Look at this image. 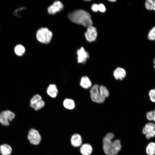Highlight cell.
Here are the masks:
<instances>
[{
    "label": "cell",
    "mask_w": 155,
    "mask_h": 155,
    "mask_svg": "<svg viewBox=\"0 0 155 155\" xmlns=\"http://www.w3.org/2000/svg\"><path fill=\"white\" fill-rule=\"evenodd\" d=\"M46 93L50 97L54 98L58 94V90L56 86L54 84H50L46 89Z\"/></svg>",
    "instance_id": "obj_12"
},
{
    "label": "cell",
    "mask_w": 155,
    "mask_h": 155,
    "mask_svg": "<svg viewBox=\"0 0 155 155\" xmlns=\"http://www.w3.org/2000/svg\"><path fill=\"white\" fill-rule=\"evenodd\" d=\"M126 73L125 70L123 68L117 67L114 71L113 75L117 80H123L125 77Z\"/></svg>",
    "instance_id": "obj_11"
},
{
    "label": "cell",
    "mask_w": 155,
    "mask_h": 155,
    "mask_svg": "<svg viewBox=\"0 0 155 155\" xmlns=\"http://www.w3.org/2000/svg\"><path fill=\"white\" fill-rule=\"evenodd\" d=\"M92 10L94 12H97L98 11V5L96 4H94L91 7Z\"/></svg>",
    "instance_id": "obj_28"
},
{
    "label": "cell",
    "mask_w": 155,
    "mask_h": 155,
    "mask_svg": "<svg viewBox=\"0 0 155 155\" xmlns=\"http://www.w3.org/2000/svg\"><path fill=\"white\" fill-rule=\"evenodd\" d=\"M63 105L65 108L70 110L73 109L75 106L74 101L70 98L65 99L63 101Z\"/></svg>",
    "instance_id": "obj_17"
},
{
    "label": "cell",
    "mask_w": 155,
    "mask_h": 155,
    "mask_svg": "<svg viewBox=\"0 0 155 155\" xmlns=\"http://www.w3.org/2000/svg\"><path fill=\"white\" fill-rule=\"evenodd\" d=\"M146 152L148 155H154L155 154V142L149 143L146 147Z\"/></svg>",
    "instance_id": "obj_18"
},
{
    "label": "cell",
    "mask_w": 155,
    "mask_h": 155,
    "mask_svg": "<svg viewBox=\"0 0 155 155\" xmlns=\"http://www.w3.org/2000/svg\"><path fill=\"white\" fill-rule=\"evenodd\" d=\"M114 137V135L113 133H109L103 139V149L107 155H116L121 148L120 140H116L112 141Z\"/></svg>",
    "instance_id": "obj_1"
},
{
    "label": "cell",
    "mask_w": 155,
    "mask_h": 155,
    "mask_svg": "<svg viewBox=\"0 0 155 155\" xmlns=\"http://www.w3.org/2000/svg\"><path fill=\"white\" fill-rule=\"evenodd\" d=\"M148 38L150 40H155V27L153 28L149 31L148 35Z\"/></svg>",
    "instance_id": "obj_24"
},
{
    "label": "cell",
    "mask_w": 155,
    "mask_h": 155,
    "mask_svg": "<svg viewBox=\"0 0 155 155\" xmlns=\"http://www.w3.org/2000/svg\"><path fill=\"white\" fill-rule=\"evenodd\" d=\"M16 54L18 55L21 56L23 55L25 53V49L23 46L19 44L17 45L14 49Z\"/></svg>",
    "instance_id": "obj_20"
},
{
    "label": "cell",
    "mask_w": 155,
    "mask_h": 155,
    "mask_svg": "<svg viewBox=\"0 0 155 155\" xmlns=\"http://www.w3.org/2000/svg\"><path fill=\"white\" fill-rule=\"evenodd\" d=\"M109 1H111V2H115L116 1L115 0H109Z\"/></svg>",
    "instance_id": "obj_31"
},
{
    "label": "cell",
    "mask_w": 155,
    "mask_h": 155,
    "mask_svg": "<svg viewBox=\"0 0 155 155\" xmlns=\"http://www.w3.org/2000/svg\"><path fill=\"white\" fill-rule=\"evenodd\" d=\"M15 117V114L9 110L3 111L0 113V123L3 125H9V122Z\"/></svg>",
    "instance_id": "obj_5"
},
{
    "label": "cell",
    "mask_w": 155,
    "mask_h": 155,
    "mask_svg": "<svg viewBox=\"0 0 155 155\" xmlns=\"http://www.w3.org/2000/svg\"><path fill=\"white\" fill-rule=\"evenodd\" d=\"M92 82L89 78L86 76H83L81 79L80 85L82 88L87 89L92 86Z\"/></svg>",
    "instance_id": "obj_14"
},
{
    "label": "cell",
    "mask_w": 155,
    "mask_h": 155,
    "mask_svg": "<svg viewBox=\"0 0 155 155\" xmlns=\"http://www.w3.org/2000/svg\"><path fill=\"white\" fill-rule=\"evenodd\" d=\"M154 91L155 92V89H154Z\"/></svg>",
    "instance_id": "obj_32"
},
{
    "label": "cell",
    "mask_w": 155,
    "mask_h": 155,
    "mask_svg": "<svg viewBox=\"0 0 155 155\" xmlns=\"http://www.w3.org/2000/svg\"><path fill=\"white\" fill-rule=\"evenodd\" d=\"M143 133L146 135L148 139L155 136V124L152 123H148L145 126L142 130Z\"/></svg>",
    "instance_id": "obj_7"
},
{
    "label": "cell",
    "mask_w": 155,
    "mask_h": 155,
    "mask_svg": "<svg viewBox=\"0 0 155 155\" xmlns=\"http://www.w3.org/2000/svg\"><path fill=\"white\" fill-rule=\"evenodd\" d=\"M99 87L97 84L93 85L90 89V93L91 98L93 102L101 103L104 102L105 99L102 98L100 94Z\"/></svg>",
    "instance_id": "obj_4"
},
{
    "label": "cell",
    "mask_w": 155,
    "mask_h": 155,
    "mask_svg": "<svg viewBox=\"0 0 155 155\" xmlns=\"http://www.w3.org/2000/svg\"><path fill=\"white\" fill-rule=\"evenodd\" d=\"M28 139L31 144L34 145H38L40 142L41 137L37 130L32 129L29 132Z\"/></svg>",
    "instance_id": "obj_6"
},
{
    "label": "cell",
    "mask_w": 155,
    "mask_h": 155,
    "mask_svg": "<svg viewBox=\"0 0 155 155\" xmlns=\"http://www.w3.org/2000/svg\"><path fill=\"white\" fill-rule=\"evenodd\" d=\"M152 112L153 115V120L155 122V110L154 111H152Z\"/></svg>",
    "instance_id": "obj_29"
},
{
    "label": "cell",
    "mask_w": 155,
    "mask_h": 155,
    "mask_svg": "<svg viewBox=\"0 0 155 155\" xmlns=\"http://www.w3.org/2000/svg\"><path fill=\"white\" fill-rule=\"evenodd\" d=\"M52 32L46 28H41L37 31L36 37L37 40L41 43L47 44L51 41L52 37Z\"/></svg>",
    "instance_id": "obj_3"
},
{
    "label": "cell",
    "mask_w": 155,
    "mask_h": 155,
    "mask_svg": "<svg viewBox=\"0 0 155 155\" xmlns=\"http://www.w3.org/2000/svg\"><path fill=\"white\" fill-rule=\"evenodd\" d=\"M146 8L149 10H155V0H147L145 3Z\"/></svg>",
    "instance_id": "obj_21"
},
{
    "label": "cell",
    "mask_w": 155,
    "mask_h": 155,
    "mask_svg": "<svg viewBox=\"0 0 155 155\" xmlns=\"http://www.w3.org/2000/svg\"><path fill=\"white\" fill-rule=\"evenodd\" d=\"M42 100V97L40 95L38 94L34 95L30 100V106L36 104Z\"/></svg>",
    "instance_id": "obj_22"
},
{
    "label": "cell",
    "mask_w": 155,
    "mask_h": 155,
    "mask_svg": "<svg viewBox=\"0 0 155 155\" xmlns=\"http://www.w3.org/2000/svg\"><path fill=\"white\" fill-rule=\"evenodd\" d=\"M98 5V11L101 12H104L106 10L105 7L104 5L103 4L101 3L99 5Z\"/></svg>",
    "instance_id": "obj_26"
},
{
    "label": "cell",
    "mask_w": 155,
    "mask_h": 155,
    "mask_svg": "<svg viewBox=\"0 0 155 155\" xmlns=\"http://www.w3.org/2000/svg\"><path fill=\"white\" fill-rule=\"evenodd\" d=\"M87 28V31L85 33L86 40L90 42L95 41L97 36L96 28L92 25Z\"/></svg>",
    "instance_id": "obj_8"
},
{
    "label": "cell",
    "mask_w": 155,
    "mask_h": 155,
    "mask_svg": "<svg viewBox=\"0 0 155 155\" xmlns=\"http://www.w3.org/2000/svg\"><path fill=\"white\" fill-rule=\"evenodd\" d=\"M153 62L154 64V68H155V58H154V59Z\"/></svg>",
    "instance_id": "obj_30"
},
{
    "label": "cell",
    "mask_w": 155,
    "mask_h": 155,
    "mask_svg": "<svg viewBox=\"0 0 155 155\" xmlns=\"http://www.w3.org/2000/svg\"><path fill=\"white\" fill-rule=\"evenodd\" d=\"M63 7V5L61 1H56L48 7V11L51 14H54L61 11Z\"/></svg>",
    "instance_id": "obj_9"
},
{
    "label": "cell",
    "mask_w": 155,
    "mask_h": 155,
    "mask_svg": "<svg viewBox=\"0 0 155 155\" xmlns=\"http://www.w3.org/2000/svg\"><path fill=\"white\" fill-rule=\"evenodd\" d=\"M44 105V102L42 100L36 104L30 106L35 110L37 111L43 108Z\"/></svg>",
    "instance_id": "obj_23"
},
{
    "label": "cell",
    "mask_w": 155,
    "mask_h": 155,
    "mask_svg": "<svg viewBox=\"0 0 155 155\" xmlns=\"http://www.w3.org/2000/svg\"><path fill=\"white\" fill-rule=\"evenodd\" d=\"M77 61L79 63H85L89 57L88 53L86 51L83 47H81L77 50Z\"/></svg>",
    "instance_id": "obj_10"
},
{
    "label": "cell",
    "mask_w": 155,
    "mask_h": 155,
    "mask_svg": "<svg viewBox=\"0 0 155 155\" xmlns=\"http://www.w3.org/2000/svg\"><path fill=\"white\" fill-rule=\"evenodd\" d=\"M71 143L72 145L74 147H78L80 146L82 143L81 135L77 133L73 135L71 138Z\"/></svg>",
    "instance_id": "obj_13"
},
{
    "label": "cell",
    "mask_w": 155,
    "mask_h": 155,
    "mask_svg": "<svg viewBox=\"0 0 155 155\" xmlns=\"http://www.w3.org/2000/svg\"><path fill=\"white\" fill-rule=\"evenodd\" d=\"M92 151L91 146L88 144H83L80 148V152L83 155H90Z\"/></svg>",
    "instance_id": "obj_15"
},
{
    "label": "cell",
    "mask_w": 155,
    "mask_h": 155,
    "mask_svg": "<svg viewBox=\"0 0 155 155\" xmlns=\"http://www.w3.org/2000/svg\"><path fill=\"white\" fill-rule=\"evenodd\" d=\"M99 91L101 96L104 99L109 96V91L107 88L104 86H99Z\"/></svg>",
    "instance_id": "obj_19"
},
{
    "label": "cell",
    "mask_w": 155,
    "mask_h": 155,
    "mask_svg": "<svg viewBox=\"0 0 155 155\" xmlns=\"http://www.w3.org/2000/svg\"><path fill=\"white\" fill-rule=\"evenodd\" d=\"M68 17L73 22L88 27L92 25V22L90 14L84 10H75L69 14Z\"/></svg>",
    "instance_id": "obj_2"
},
{
    "label": "cell",
    "mask_w": 155,
    "mask_h": 155,
    "mask_svg": "<svg viewBox=\"0 0 155 155\" xmlns=\"http://www.w3.org/2000/svg\"><path fill=\"white\" fill-rule=\"evenodd\" d=\"M12 151L11 147L8 144H4L0 146V152L2 155H9Z\"/></svg>",
    "instance_id": "obj_16"
},
{
    "label": "cell",
    "mask_w": 155,
    "mask_h": 155,
    "mask_svg": "<svg viewBox=\"0 0 155 155\" xmlns=\"http://www.w3.org/2000/svg\"><path fill=\"white\" fill-rule=\"evenodd\" d=\"M146 116L148 120L149 121L153 120V115L152 111L147 113Z\"/></svg>",
    "instance_id": "obj_27"
},
{
    "label": "cell",
    "mask_w": 155,
    "mask_h": 155,
    "mask_svg": "<svg viewBox=\"0 0 155 155\" xmlns=\"http://www.w3.org/2000/svg\"><path fill=\"white\" fill-rule=\"evenodd\" d=\"M149 95L151 101L153 102H155V92L154 89L151 90L149 91Z\"/></svg>",
    "instance_id": "obj_25"
}]
</instances>
